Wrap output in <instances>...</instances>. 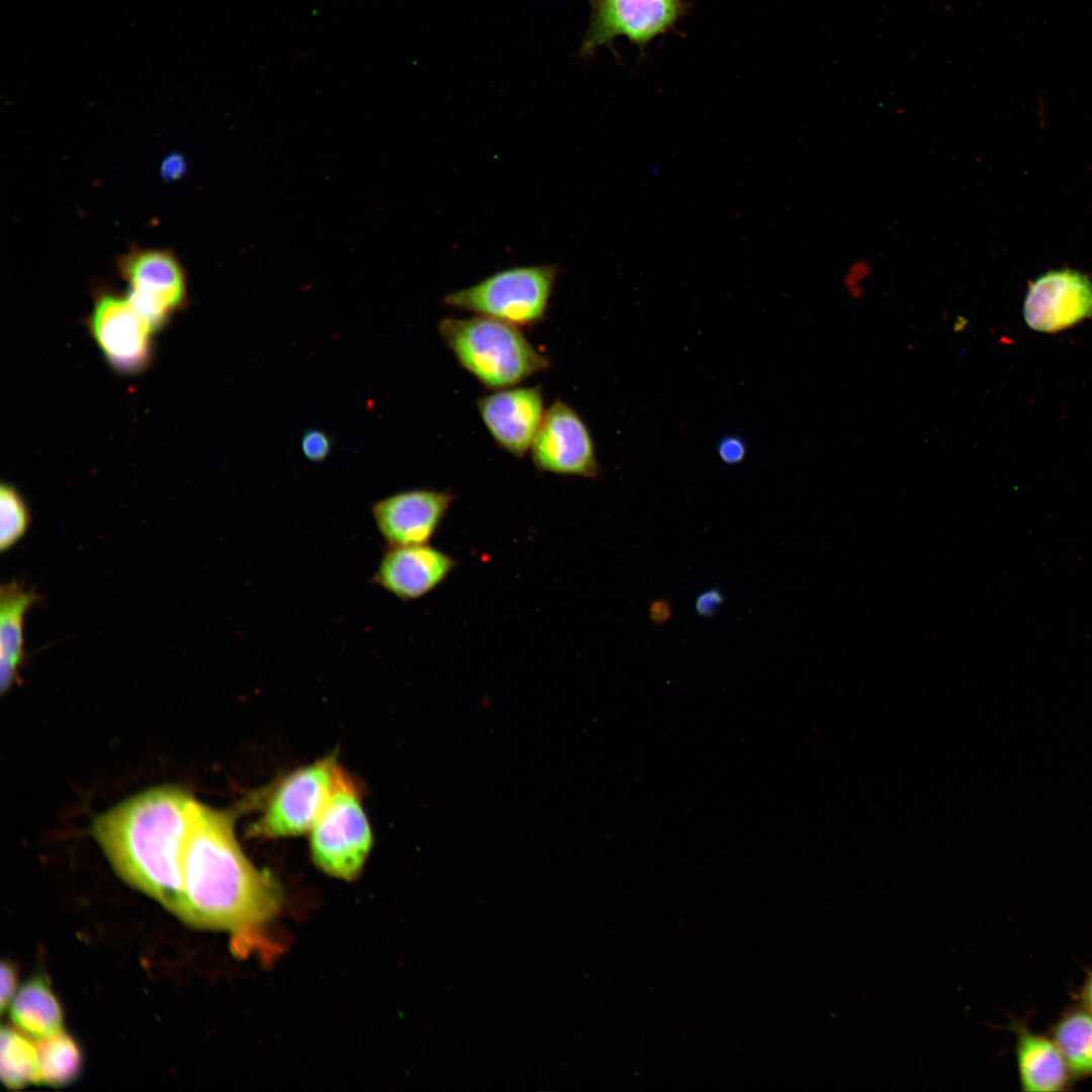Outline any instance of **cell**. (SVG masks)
Instances as JSON below:
<instances>
[{
    "instance_id": "603a6c76",
    "label": "cell",
    "mask_w": 1092,
    "mask_h": 1092,
    "mask_svg": "<svg viewBox=\"0 0 1092 1092\" xmlns=\"http://www.w3.org/2000/svg\"><path fill=\"white\" fill-rule=\"evenodd\" d=\"M720 459L729 465H735L743 461L746 455V445L737 436H726L718 444Z\"/></svg>"
},
{
    "instance_id": "277c9868",
    "label": "cell",
    "mask_w": 1092,
    "mask_h": 1092,
    "mask_svg": "<svg viewBox=\"0 0 1092 1092\" xmlns=\"http://www.w3.org/2000/svg\"><path fill=\"white\" fill-rule=\"evenodd\" d=\"M557 276V265L508 268L446 294L443 302L518 328L533 327L547 314Z\"/></svg>"
},
{
    "instance_id": "7c38bea8",
    "label": "cell",
    "mask_w": 1092,
    "mask_h": 1092,
    "mask_svg": "<svg viewBox=\"0 0 1092 1092\" xmlns=\"http://www.w3.org/2000/svg\"><path fill=\"white\" fill-rule=\"evenodd\" d=\"M477 410L494 442L523 457L530 452L546 407L542 387L513 386L478 398Z\"/></svg>"
},
{
    "instance_id": "ac0fdd59",
    "label": "cell",
    "mask_w": 1092,
    "mask_h": 1092,
    "mask_svg": "<svg viewBox=\"0 0 1092 1092\" xmlns=\"http://www.w3.org/2000/svg\"><path fill=\"white\" fill-rule=\"evenodd\" d=\"M40 1084L63 1087L75 1082L83 1068L80 1045L64 1029L51 1036L37 1039Z\"/></svg>"
},
{
    "instance_id": "ffe728a7",
    "label": "cell",
    "mask_w": 1092,
    "mask_h": 1092,
    "mask_svg": "<svg viewBox=\"0 0 1092 1092\" xmlns=\"http://www.w3.org/2000/svg\"><path fill=\"white\" fill-rule=\"evenodd\" d=\"M1053 1040L1072 1074L1092 1076V1012H1068L1054 1027Z\"/></svg>"
},
{
    "instance_id": "9a60e30c",
    "label": "cell",
    "mask_w": 1092,
    "mask_h": 1092,
    "mask_svg": "<svg viewBox=\"0 0 1092 1092\" xmlns=\"http://www.w3.org/2000/svg\"><path fill=\"white\" fill-rule=\"evenodd\" d=\"M41 598L28 589L23 581L13 579L0 588V691H9L18 679V670L25 659L24 618L26 612L39 604Z\"/></svg>"
},
{
    "instance_id": "3957f363",
    "label": "cell",
    "mask_w": 1092,
    "mask_h": 1092,
    "mask_svg": "<svg viewBox=\"0 0 1092 1092\" xmlns=\"http://www.w3.org/2000/svg\"><path fill=\"white\" fill-rule=\"evenodd\" d=\"M438 331L460 366L489 389L516 386L551 366L520 328L491 317H445Z\"/></svg>"
},
{
    "instance_id": "484cf974",
    "label": "cell",
    "mask_w": 1092,
    "mask_h": 1092,
    "mask_svg": "<svg viewBox=\"0 0 1092 1092\" xmlns=\"http://www.w3.org/2000/svg\"><path fill=\"white\" fill-rule=\"evenodd\" d=\"M649 615L653 622L663 623L670 617L671 607L665 600L654 601L650 605Z\"/></svg>"
},
{
    "instance_id": "7a4b0ae2",
    "label": "cell",
    "mask_w": 1092,
    "mask_h": 1092,
    "mask_svg": "<svg viewBox=\"0 0 1092 1092\" xmlns=\"http://www.w3.org/2000/svg\"><path fill=\"white\" fill-rule=\"evenodd\" d=\"M193 798L176 786L136 794L99 815L92 833L115 873L177 915L181 848Z\"/></svg>"
},
{
    "instance_id": "9c48e42d",
    "label": "cell",
    "mask_w": 1092,
    "mask_h": 1092,
    "mask_svg": "<svg viewBox=\"0 0 1092 1092\" xmlns=\"http://www.w3.org/2000/svg\"><path fill=\"white\" fill-rule=\"evenodd\" d=\"M118 269L127 295L157 332L187 305L186 273L172 252L135 249L119 259Z\"/></svg>"
},
{
    "instance_id": "cb8c5ba5",
    "label": "cell",
    "mask_w": 1092,
    "mask_h": 1092,
    "mask_svg": "<svg viewBox=\"0 0 1092 1092\" xmlns=\"http://www.w3.org/2000/svg\"><path fill=\"white\" fill-rule=\"evenodd\" d=\"M17 988V971L13 963L2 961L1 963V1012L11 1004Z\"/></svg>"
},
{
    "instance_id": "83f0119b",
    "label": "cell",
    "mask_w": 1092,
    "mask_h": 1092,
    "mask_svg": "<svg viewBox=\"0 0 1092 1092\" xmlns=\"http://www.w3.org/2000/svg\"><path fill=\"white\" fill-rule=\"evenodd\" d=\"M181 164L182 163L178 161V158H170V160L165 164V172H167L170 176H172L173 174H177L179 172Z\"/></svg>"
},
{
    "instance_id": "d4e9b609",
    "label": "cell",
    "mask_w": 1092,
    "mask_h": 1092,
    "mask_svg": "<svg viewBox=\"0 0 1092 1092\" xmlns=\"http://www.w3.org/2000/svg\"><path fill=\"white\" fill-rule=\"evenodd\" d=\"M724 595L719 588L702 592L696 599V611L705 618L712 617L724 602Z\"/></svg>"
},
{
    "instance_id": "4fadbf2b",
    "label": "cell",
    "mask_w": 1092,
    "mask_h": 1092,
    "mask_svg": "<svg viewBox=\"0 0 1092 1092\" xmlns=\"http://www.w3.org/2000/svg\"><path fill=\"white\" fill-rule=\"evenodd\" d=\"M457 564L453 556L430 543L387 547L371 581L394 598L411 602L439 587Z\"/></svg>"
},
{
    "instance_id": "52a82bcc",
    "label": "cell",
    "mask_w": 1092,
    "mask_h": 1092,
    "mask_svg": "<svg viewBox=\"0 0 1092 1092\" xmlns=\"http://www.w3.org/2000/svg\"><path fill=\"white\" fill-rule=\"evenodd\" d=\"M87 327L114 372L135 375L152 363L157 331L127 294L97 292Z\"/></svg>"
},
{
    "instance_id": "ba28073f",
    "label": "cell",
    "mask_w": 1092,
    "mask_h": 1092,
    "mask_svg": "<svg viewBox=\"0 0 1092 1092\" xmlns=\"http://www.w3.org/2000/svg\"><path fill=\"white\" fill-rule=\"evenodd\" d=\"M590 22L583 36L581 57L599 48H614V40L626 37L643 53L658 36L674 29L687 15L691 4L686 0H588Z\"/></svg>"
},
{
    "instance_id": "44dd1931",
    "label": "cell",
    "mask_w": 1092,
    "mask_h": 1092,
    "mask_svg": "<svg viewBox=\"0 0 1092 1092\" xmlns=\"http://www.w3.org/2000/svg\"><path fill=\"white\" fill-rule=\"evenodd\" d=\"M30 524L28 507L9 483L0 486V549L7 551L26 533Z\"/></svg>"
},
{
    "instance_id": "6da1fadb",
    "label": "cell",
    "mask_w": 1092,
    "mask_h": 1092,
    "mask_svg": "<svg viewBox=\"0 0 1092 1092\" xmlns=\"http://www.w3.org/2000/svg\"><path fill=\"white\" fill-rule=\"evenodd\" d=\"M238 809L219 810L191 800L177 914L192 927L228 931L235 938L272 921L283 901L275 876L254 866L236 838Z\"/></svg>"
},
{
    "instance_id": "e0dca14e",
    "label": "cell",
    "mask_w": 1092,
    "mask_h": 1092,
    "mask_svg": "<svg viewBox=\"0 0 1092 1092\" xmlns=\"http://www.w3.org/2000/svg\"><path fill=\"white\" fill-rule=\"evenodd\" d=\"M10 1017L20 1031L36 1040L63 1030V1008L48 979L37 975L15 994Z\"/></svg>"
},
{
    "instance_id": "d6986e66",
    "label": "cell",
    "mask_w": 1092,
    "mask_h": 1092,
    "mask_svg": "<svg viewBox=\"0 0 1092 1092\" xmlns=\"http://www.w3.org/2000/svg\"><path fill=\"white\" fill-rule=\"evenodd\" d=\"M0 1075L9 1089L40 1084L36 1044L22 1031L5 1025L1 1028Z\"/></svg>"
},
{
    "instance_id": "8992f818",
    "label": "cell",
    "mask_w": 1092,
    "mask_h": 1092,
    "mask_svg": "<svg viewBox=\"0 0 1092 1092\" xmlns=\"http://www.w3.org/2000/svg\"><path fill=\"white\" fill-rule=\"evenodd\" d=\"M346 770L335 755L297 768L277 783L249 835L277 839L309 832Z\"/></svg>"
},
{
    "instance_id": "5b68a950",
    "label": "cell",
    "mask_w": 1092,
    "mask_h": 1092,
    "mask_svg": "<svg viewBox=\"0 0 1092 1092\" xmlns=\"http://www.w3.org/2000/svg\"><path fill=\"white\" fill-rule=\"evenodd\" d=\"M360 788L346 771L309 831L310 853L325 874L355 880L370 852L372 831Z\"/></svg>"
},
{
    "instance_id": "5bb4252c",
    "label": "cell",
    "mask_w": 1092,
    "mask_h": 1092,
    "mask_svg": "<svg viewBox=\"0 0 1092 1092\" xmlns=\"http://www.w3.org/2000/svg\"><path fill=\"white\" fill-rule=\"evenodd\" d=\"M1092 313V282L1071 270L1053 271L1037 278L1024 301L1026 324L1038 332L1067 329Z\"/></svg>"
},
{
    "instance_id": "2e32d148",
    "label": "cell",
    "mask_w": 1092,
    "mask_h": 1092,
    "mask_svg": "<svg viewBox=\"0 0 1092 1092\" xmlns=\"http://www.w3.org/2000/svg\"><path fill=\"white\" fill-rule=\"evenodd\" d=\"M1016 1033V1059L1024 1091L1052 1092L1066 1089L1071 1071L1053 1039L1036 1034L1019 1024Z\"/></svg>"
},
{
    "instance_id": "8fae6325",
    "label": "cell",
    "mask_w": 1092,
    "mask_h": 1092,
    "mask_svg": "<svg viewBox=\"0 0 1092 1092\" xmlns=\"http://www.w3.org/2000/svg\"><path fill=\"white\" fill-rule=\"evenodd\" d=\"M454 498L445 490L411 488L375 500L371 514L387 547L429 544Z\"/></svg>"
},
{
    "instance_id": "4316f807",
    "label": "cell",
    "mask_w": 1092,
    "mask_h": 1092,
    "mask_svg": "<svg viewBox=\"0 0 1092 1092\" xmlns=\"http://www.w3.org/2000/svg\"><path fill=\"white\" fill-rule=\"evenodd\" d=\"M1083 998L1087 1008L1092 1012V975L1085 984Z\"/></svg>"
},
{
    "instance_id": "7402d4cb",
    "label": "cell",
    "mask_w": 1092,
    "mask_h": 1092,
    "mask_svg": "<svg viewBox=\"0 0 1092 1092\" xmlns=\"http://www.w3.org/2000/svg\"><path fill=\"white\" fill-rule=\"evenodd\" d=\"M300 449L308 461L323 462L332 452L333 439L325 430L310 428L301 436Z\"/></svg>"
},
{
    "instance_id": "30bf717a",
    "label": "cell",
    "mask_w": 1092,
    "mask_h": 1092,
    "mask_svg": "<svg viewBox=\"0 0 1092 1092\" xmlns=\"http://www.w3.org/2000/svg\"><path fill=\"white\" fill-rule=\"evenodd\" d=\"M530 454L533 464L543 472L586 478L601 474L586 424L573 407L560 399L546 407Z\"/></svg>"
}]
</instances>
